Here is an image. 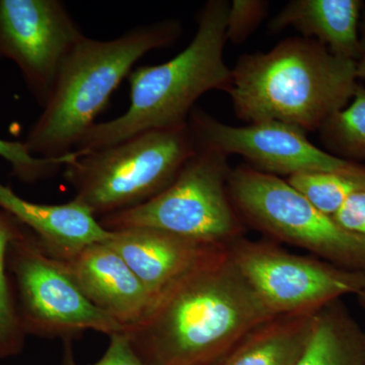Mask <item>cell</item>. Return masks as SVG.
Instances as JSON below:
<instances>
[{
  "label": "cell",
  "instance_id": "obj_1",
  "mask_svg": "<svg viewBox=\"0 0 365 365\" xmlns=\"http://www.w3.org/2000/svg\"><path fill=\"white\" fill-rule=\"evenodd\" d=\"M228 247L204 257L125 330L145 365H215L257 326L276 317L245 279Z\"/></svg>",
  "mask_w": 365,
  "mask_h": 365
},
{
  "label": "cell",
  "instance_id": "obj_2",
  "mask_svg": "<svg viewBox=\"0 0 365 365\" xmlns=\"http://www.w3.org/2000/svg\"><path fill=\"white\" fill-rule=\"evenodd\" d=\"M228 95L246 123L278 121L319 130L351 102L356 62L335 56L307 38L281 41L268 52L242 54L232 69Z\"/></svg>",
  "mask_w": 365,
  "mask_h": 365
},
{
  "label": "cell",
  "instance_id": "obj_3",
  "mask_svg": "<svg viewBox=\"0 0 365 365\" xmlns=\"http://www.w3.org/2000/svg\"><path fill=\"white\" fill-rule=\"evenodd\" d=\"M230 2L209 0L190 44L160 66H140L128 76L130 104L121 116L96 123L76 150L90 153L129 137L188 123L199 98L211 91L230 93L232 72L223 58Z\"/></svg>",
  "mask_w": 365,
  "mask_h": 365
},
{
  "label": "cell",
  "instance_id": "obj_4",
  "mask_svg": "<svg viewBox=\"0 0 365 365\" xmlns=\"http://www.w3.org/2000/svg\"><path fill=\"white\" fill-rule=\"evenodd\" d=\"M182 31L181 21L168 19L136 26L112 40L86 36L64 61L49 100L24 141L29 151L55 158L76 150L137 61L175 44Z\"/></svg>",
  "mask_w": 365,
  "mask_h": 365
},
{
  "label": "cell",
  "instance_id": "obj_5",
  "mask_svg": "<svg viewBox=\"0 0 365 365\" xmlns=\"http://www.w3.org/2000/svg\"><path fill=\"white\" fill-rule=\"evenodd\" d=\"M196 151L188 123L83 153L64 167L74 200L98 220L148 202L168 188Z\"/></svg>",
  "mask_w": 365,
  "mask_h": 365
},
{
  "label": "cell",
  "instance_id": "obj_6",
  "mask_svg": "<svg viewBox=\"0 0 365 365\" xmlns=\"http://www.w3.org/2000/svg\"><path fill=\"white\" fill-rule=\"evenodd\" d=\"M230 170L227 155L196 148L174 182L158 195L98 222L109 232L157 228L205 244L230 246L246 230L228 194Z\"/></svg>",
  "mask_w": 365,
  "mask_h": 365
},
{
  "label": "cell",
  "instance_id": "obj_7",
  "mask_svg": "<svg viewBox=\"0 0 365 365\" xmlns=\"http://www.w3.org/2000/svg\"><path fill=\"white\" fill-rule=\"evenodd\" d=\"M227 190L245 227L338 267L365 272V240L319 211L287 180L242 165L230 170Z\"/></svg>",
  "mask_w": 365,
  "mask_h": 365
},
{
  "label": "cell",
  "instance_id": "obj_8",
  "mask_svg": "<svg viewBox=\"0 0 365 365\" xmlns=\"http://www.w3.org/2000/svg\"><path fill=\"white\" fill-rule=\"evenodd\" d=\"M7 270L26 336L73 341L86 331L111 337L126 330L86 299L28 227L9 245Z\"/></svg>",
  "mask_w": 365,
  "mask_h": 365
},
{
  "label": "cell",
  "instance_id": "obj_9",
  "mask_svg": "<svg viewBox=\"0 0 365 365\" xmlns=\"http://www.w3.org/2000/svg\"><path fill=\"white\" fill-rule=\"evenodd\" d=\"M230 258L275 316L316 313L365 289V272L338 267L316 257L289 253L269 241L242 237Z\"/></svg>",
  "mask_w": 365,
  "mask_h": 365
},
{
  "label": "cell",
  "instance_id": "obj_10",
  "mask_svg": "<svg viewBox=\"0 0 365 365\" xmlns=\"http://www.w3.org/2000/svg\"><path fill=\"white\" fill-rule=\"evenodd\" d=\"M85 37L60 0H0V58L16 64L42 109L64 61Z\"/></svg>",
  "mask_w": 365,
  "mask_h": 365
},
{
  "label": "cell",
  "instance_id": "obj_11",
  "mask_svg": "<svg viewBox=\"0 0 365 365\" xmlns=\"http://www.w3.org/2000/svg\"><path fill=\"white\" fill-rule=\"evenodd\" d=\"M188 125L196 148H211L227 157L241 155L248 160L250 167L274 176L289 177L304 172H342L359 165L321 150L309 140L306 131L282 122L232 126L200 108H194Z\"/></svg>",
  "mask_w": 365,
  "mask_h": 365
},
{
  "label": "cell",
  "instance_id": "obj_12",
  "mask_svg": "<svg viewBox=\"0 0 365 365\" xmlns=\"http://www.w3.org/2000/svg\"><path fill=\"white\" fill-rule=\"evenodd\" d=\"M60 263L86 299L125 329L135 325L148 312L150 292L105 242L88 245Z\"/></svg>",
  "mask_w": 365,
  "mask_h": 365
},
{
  "label": "cell",
  "instance_id": "obj_13",
  "mask_svg": "<svg viewBox=\"0 0 365 365\" xmlns=\"http://www.w3.org/2000/svg\"><path fill=\"white\" fill-rule=\"evenodd\" d=\"M105 242L135 273L150 292L151 302L204 257L227 247L205 244L150 227L114 230Z\"/></svg>",
  "mask_w": 365,
  "mask_h": 365
},
{
  "label": "cell",
  "instance_id": "obj_14",
  "mask_svg": "<svg viewBox=\"0 0 365 365\" xmlns=\"http://www.w3.org/2000/svg\"><path fill=\"white\" fill-rule=\"evenodd\" d=\"M0 209L6 211L38 237L53 258L66 261L81 249L107 241L111 232L78 201L50 205L21 198L0 182Z\"/></svg>",
  "mask_w": 365,
  "mask_h": 365
},
{
  "label": "cell",
  "instance_id": "obj_15",
  "mask_svg": "<svg viewBox=\"0 0 365 365\" xmlns=\"http://www.w3.org/2000/svg\"><path fill=\"white\" fill-rule=\"evenodd\" d=\"M364 9L362 0H292L270 21L268 30L275 34L292 26L335 56L356 62Z\"/></svg>",
  "mask_w": 365,
  "mask_h": 365
},
{
  "label": "cell",
  "instance_id": "obj_16",
  "mask_svg": "<svg viewBox=\"0 0 365 365\" xmlns=\"http://www.w3.org/2000/svg\"><path fill=\"white\" fill-rule=\"evenodd\" d=\"M316 314L276 316L264 322L215 365H297L311 340Z\"/></svg>",
  "mask_w": 365,
  "mask_h": 365
},
{
  "label": "cell",
  "instance_id": "obj_17",
  "mask_svg": "<svg viewBox=\"0 0 365 365\" xmlns=\"http://www.w3.org/2000/svg\"><path fill=\"white\" fill-rule=\"evenodd\" d=\"M297 365H365V329L342 299L317 312L311 340Z\"/></svg>",
  "mask_w": 365,
  "mask_h": 365
},
{
  "label": "cell",
  "instance_id": "obj_18",
  "mask_svg": "<svg viewBox=\"0 0 365 365\" xmlns=\"http://www.w3.org/2000/svg\"><path fill=\"white\" fill-rule=\"evenodd\" d=\"M18 220L0 209V359L16 356L25 347L13 283L7 270V251L14 237L25 228Z\"/></svg>",
  "mask_w": 365,
  "mask_h": 365
},
{
  "label": "cell",
  "instance_id": "obj_19",
  "mask_svg": "<svg viewBox=\"0 0 365 365\" xmlns=\"http://www.w3.org/2000/svg\"><path fill=\"white\" fill-rule=\"evenodd\" d=\"M287 181L319 211L333 217L353 193L365 189V165L342 172L299 173Z\"/></svg>",
  "mask_w": 365,
  "mask_h": 365
},
{
  "label": "cell",
  "instance_id": "obj_20",
  "mask_svg": "<svg viewBox=\"0 0 365 365\" xmlns=\"http://www.w3.org/2000/svg\"><path fill=\"white\" fill-rule=\"evenodd\" d=\"M327 153L348 162L365 160V88L359 83L349 105L319 129Z\"/></svg>",
  "mask_w": 365,
  "mask_h": 365
},
{
  "label": "cell",
  "instance_id": "obj_21",
  "mask_svg": "<svg viewBox=\"0 0 365 365\" xmlns=\"http://www.w3.org/2000/svg\"><path fill=\"white\" fill-rule=\"evenodd\" d=\"M81 155L74 150L63 157L38 158L29 151L25 143L0 139V158L11 165L14 177L26 184H34L54 176Z\"/></svg>",
  "mask_w": 365,
  "mask_h": 365
},
{
  "label": "cell",
  "instance_id": "obj_22",
  "mask_svg": "<svg viewBox=\"0 0 365 365\" xmlns=\"http://www.w3.org/2000/svg\"><path fill=\"white\" fill-rule=\"evenodd\" d=\"M269 6L263 0H234L228 9L227 41L235 45L246 42L267 18Z\"/></svg>",
  "mask_w": 365,
  "mask_h": 365
},
{
  "label": "cell",
  "instance_id": "obj_23",
  "mask_svg": "<svg viewBox=\"0 0 365 365\" xmlns=\"http://www.w3.org/2000/svg\"><path fill=\"white\" fill-rule=\"evenodd\" d=\"M62 365H78L72 349V341H63ZM90 365H145L134 351L130 341L124 333L110 337L109 346L102 359Z\"/></svg>",
  "mask_w": 365,
  "mask_h": 365
},
{
  "label": "cell",
  "instance_id": "obj_24",
  "mask_svg": "<svg viewBox=\"0 0 365 365\" xmlns=\"http://www.w3.org/2000/svg\"><path fill=\"white\" fill-rule=\"evenodd\" d=\"M333 218L341 227L365 240V189L353 193Z\"/></svg>",
  "mask_w": 365,
  "mask_h": 365
},
{
  "label": "cell",
  "instance_id": "obj_25",
  "mask_svg": "<svg viewBox=\"0 0 365 365\" xmlns=\"http://www.w3.org/2000/svg\"><path fill=\"white\" fill-rule=\"evenodd\" d=\"M360 54L356 61L357 81L365 88V11L359 25Z\"/></svg>",
  "mask_w": 365,
  "mask_h": 365
},
{
  "label": "cell",
  "instance_id": "obj_26",
  "mask_svg": "<svg viewBox=\"0 0 365 365\" xmlns=\"http://www.w3.org/2000/svg\"><path fill=\"white\" fill-rule=\"evenodd\" d=\"M357 299H359L360 307H362L365 313V289L364 292H360L359 295H356Z\"/></svg>",
  "mask_w": 365,
  "mask_h": 365
}]
</instances>
